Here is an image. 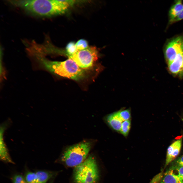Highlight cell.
Segmentation results:
<instances>
[{"instance_id":"6da1fadb","label":"cell","mask_w":183,"mask_h":183,"mask_svg":"<svg viewBox=\"0 0 183 183\" xmlns=\"http://www.w3.org/2000/svg\"><path fill=\"white\" fill-rule=\"evenodd\" d=\"M11 4L41 16H50L64 13L71 5L70 0H10Z\"/></svg>"},{"instance_id":"7a4b0ae2","label":"cell","mask_w":183,"mask_h":183,"mask_svg":"<svg viewBox=\"0 0 183 183\" xmlns=\"http://www.w3.org/2000/svg\"><path fill=\"white\" fill-rule=\"evenodd\" d=\"M36 57L40 67L52 74L75 81L85 77V71L70 58L59 62L50 60L41 56Z\"/></svg>"},{"instance_id":"3957f363","label":"cell","mask_w":183,"mask_h":183,"mask_svg":"<svg viewBox=\"0 0 183 183\" xmlns=\"http://www.w3.org/2000/svg\"><path fill=\"white\" fill-rule=\"evenodd\" d=\"M91 147V143L87 141L71 145L64 152L61 161L68 167H75L86 159Z\"/></svg>"},{"instance_id":"277c9868","label":"cell","mask_w":183,"mask_h":183,"mask_svg":"<svg viewBox=\"0 0 183 183\" xmlns=\"http://www.w3.org/2000/svg\"><path fill=\"white\" fill-rule=\"evenodd\" d=\"M73 178L76 183H96L99 172L94 157L89 156L80 164L74 167Z\"/></svg>"},{"instance_id":"5b68a950","label":"cell","mask_w":183,"mask_h":183,"mask_svg":"<svg viewBox=\"0 0 183 183\" xmlns=\"http://www.w3.org/2000/svg\"><path fill=\"white\" fill-rule=\"evenodd\" d=\"M77 65L82 69L91 67L98 59V51L95 47H90L78 51L69 56Z\"/></svg>"},{"instance_id":"8992f818","label":"cell","mask_w":183,"mask_h":183,"mask_svg":"<svg viewBox=\"0 0 183 183\" xmlns=\"http://www.w3.org/2000/svg\"><path fill=\"white\" fill-rule=\"evenodd\" d=\"M183 50V36H178L169 41L166 45L164 54L167 64L172 62Z\"/></svg>"},{"instance_id":"52a82bcc","label":"cell","mask_w":183,"mask_h":183,"mask_svg":"<svg viewBox=\"0 0 183 183\" xmlns=\"http://www.w3.org/2000/svg\"><path fill=\"white\" fill-rule=\"evenodd\" d=\"M168 66L169 71L173 75L183 77V50L172 62L168 64Z\"/></svg>"},{"instance_id":"ba28073f","label":"cell","mask_w":183,"mask_h":183,"mask_svg":"<svg viewBox=\"0 0 183 183\" xmlns=\"http://www.w3.org/2000/svg\"><path fill=\"white\" fill-rule=\"evenodd\" d=\"M182 139L177 140L168 147L167 151L165 165L173 161L179 154L181 147Z\"/></svg>"},{"instance_id":"9c48e42d","label":"cell","mask_w":183,"mask_h":183,"mask_svg":"<svg viewBox=\"0 0 183 183\" xmlns=\"http://www.w3.org/2000/svg\"><path fill=\"white\" fill-rule=\"evenodd\" d=\"M104 120L112 130L119 132L122 124L124 121L120 116L118 111L107 115L105 117Z\"/></svg>"},{"instance_id":"30bf717a","label":"cell","mask_w":183,"mask_h":183,"mask_svg":"<svg viewBox=\"0 0 183 183\" xmlns=\"http://www.w3.org/2000/svg\"><path fill=\"white\" fill-rule=\"evenodd\" d=\"M183 7L181 1H176L170 9L169 16L170 22L172 23L181 12Z\"/></svg>"},{"instance_id":"8fae6325","label":"cell","mask_w":183,"mask_h":183,"mask_svg":"<svg viewBox=\"0 0 183 183\" xmlns=\"http://www.w3.org/2000/svg\"><path fill=\"white\" fill-rule=\"evenodd\" d=\"M172 169L167 171L163 177L161 183H183V181L177 174L174 172Z\"/></svg>"},{"instance_id":"7c38bea8","label":"cell","mask_w":183,"mask_h":183,"mask_svg":"<svg viewBox=\"0 0 183 183\" xmlns=\"http://www.w3.org/2000/svg\"><path fill=\"white\" fill-rule=\"evenodd\" d=\"M37 178L35 183H46L55 177L56 173L49 171L40 170L36 172Z\"/></svg>"},{"instance_id":"4fadbf2b","label":"cell","mask_w":183,"mask_h":183,"mask_svg":"<svg viewBox=\"0 0 183 183\" xmlns=\"http://www.w3.org/2000/svg\"><path fill=\"white\" fill-rule=\"evenodd\" d=\"M0 153V159L2 161L13 164L14 163L9 156L6 147L2 143V144H1Z\"/></svg>"},{"instance_id":"5bb4252c","label":"cell","mask_w":183,"mask_h":183,"mask_svg":"<svg viewBox=\"0 0 183 183\" xmlns=\"http://www.w3.org/2000/svg\"><path fill=\"white\" fill-rule=\"evenodd\" d=\"M131 119L125 121L122 123L119 133L125 137L128 136L131 127Z\"/></svg>"},{"instance_id":"9a60e30c","label":"cell","mask_w":183,"mask_h":183,"mask_svg":"<svg viewBox=\"0 0 183 183\" xmlns=\"http://www.w3.org/2000/svg\"><path fill=\"white\" fill-rule=\"evenodd\" d=\"M120 116L123 121L131 119V113L130 108L126 109H122L118 111Z\"/></svg>"},{"instance_id":"2e32d148","label":"cell","mask_w":183,"mask_h":183,"mask_svg":"<svg viewBox=\"0 0 183 183\" xmlns=\"http://www.w3.org/2000/svg\"><path fill=\"white\" fill-rule=\"evenodd\" d=\"M25 178L27 183H35L37 178L36 172L27 171L25 173Z\"/></svg>"},{"instance_id":"e0dca14e","label":"cell","mask_w":183,"mask_h":183,"mask_svg":"<svg viewBox=\"0 0 183 183\" xmlns=\"http://www.w3.org/2000/svg\"><path fill=\"white\" fill-rule=\"evenodd\" d=\"M66 49L69 56L73 54L78 51L75 44L73 42H70L67 44Z\"/></svg>"},{"instance_id":"ac0fdd59","label":"cell","mask_w":183,"mask_h":183,"mask_svg":"<svg viewBox=\"0 0 183 183\" xmlns=\"http://www.w3.org/2000/svg\"><path fill=\"white\" fill-rule=\"evenodd\" d=\"M76 46L78 51L85 49L88 47L87 41L84 39H81L75 43Z\"/></svg>"},{"instance_id":"d6986e66","label":"cell","mask_w":183,"mask_h":183,"mask_svg":"<svg viewBox=\"0 0 183 183\" xmlns=\"http://www.w3.org/2000/svg\"><path fill=\"white\" fill-rule=\"evenodd\" d=\"M12 183H27L25 178L19 174L14 175L12 178Z\"/></svg>"},{"instance_id":"ffe728a7","label":"cell","mask_w":183,"mask_h":183,"mask_svg":"<svg viewBox=\"0 0 183 183\" xmlns=\"http://www.w3.org/2000/svg\"><path fill=\"white\" fill-rule=\"evenodd\" d=\"M163 177L162 172H161L156 175L152 179L150 183H158L161 181Z\"/></svg>"},{"instance_id":"44dd1931","label":"cell","mask_w":183,"mask_h":183,"mask_svg":"<svg viewBox=\"0 0 183 183\" xmlns=\"http://www.w3.org/2000/svg\"><path fill=\"white\" fill-rule=\"evenodd\" d=\"M172 168L176 170L177 172V174L183 181V167L175 166Z\"/></svg>"},{"instance_id":"7402d4cb","label":"cell","mask_w":183,"mask_h":183,"mask_svg":"<svg viewBox=\"0 0 183 183\" xmlns=\"http://www.w3.org/2000/svg\"><path fill=\"white\" fill-rule=\"evenodd\" d=\"M175 166L183 167V155L179 157L176 160Z\"/></svg>"},{"instance_id":"603a6c76","label":"cell","mask_w":183,"mask_h":183,"mask_svg":"<svg viewBox=\"0 0 183 183\" xmlns=\"http://www.w3.org/2000/svg\"><path fill=\"white\" fill-rule=\"evenodd\" d=\"M183 19V7L182 10L180 14L176 18L172 23L178 21Z\"/></svg>"},{"instance_id":"cb8c5ba5","label":"cell","mask_w":183,"mask_h":183,"mask_svg":"<svg viewBox=\"0 0 183 183\" xmlns=\"http://www.w3.org/2000/svg\"><path fill=\"white\" fill-rule=\"evenodd\" d=\"M53 178L52 179L50 180V181L49 183H53Z\"/></svg>"}]
</instances>
